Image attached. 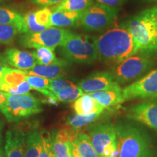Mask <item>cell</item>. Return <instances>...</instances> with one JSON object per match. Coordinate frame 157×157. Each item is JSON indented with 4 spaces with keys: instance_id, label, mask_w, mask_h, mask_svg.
I'll return each instance as SVG.
<instances>
[{
    "instance_id": "obj_1",
    "label": "cell",
    "mask_w": 157,
    "mask_h": 157,
    "mask_svg": "<svg viewBox=\"0 0 157 157\" xmlns=\"http://www.w3.org/2000/svg\"><path fill=\"white\" fill-rule=\"evenodd\" d=\"M98 59L104 63L117 65L139 52L134 39L127 29L117 26L105 31L98 36H94Z\"/></svg>"
},
{
    "instance_id": "obj_2",
    "label": "cell",
    "mask_w": 157,
    "mask_h": 157,
    "mask_svg": "<svg viewBox=\"0 0 157 157\" xmlns=\"http://www.w3.org/2000/svg\"><path fill=\"white\" fill-rule=\"evenodd\" d=\"M118 157H152L155 154L149 135L134 123L119 122L115 126Z\"/></svg>"
},
{
    "instance_id": "obj_3",
    "label": "cell",
    "mask_w": 157,
    "mask_h": 157,
    "mask_svg": "<svg viewBox=\"0 0 157 157\" xmlns=\"http://www.w3.org/2000/svg\"><path fill=\"white\" fill-rule=\"evenodd\" d=\"M139 52H157V6L146 9L131 17L125 24Z\"/></svg>"
},
{
    "instance_id": "obj_4",
    "label": "cell",
    "mask_w": 157,
    "mask_h": 157,
    "mask_svg": "<svg viewBox=\"0 0 157 157\" xmlns=\"http://www.w3.org/2000/svg\"><path fill=\"white\" fill-rule=\"evenodd\" d=\"M5 96L6 100L0 104V111L10 122H17L42 111L40 101L30 93H5Z\"/></svg>"
},
{
    "instance_id": "obj_5",
    "label": "cell",
    "mask_w": 157,
    "mask_h": 157,
    "mask_svg": "<svg viewBox=\"0 0 157 157\" xmlns=\"http://www.w3.org/2000/svg\"><path fill=\"white\" fill-rule=\"evenodd\" d=\"M60 53L68 61L90 64L98 59L93 37L71 33L60 46Z\"/></svg>"
},
{
    "instance_id": "obj_6",
    "label": "cell",
    "mask_w": 157,
    "mask_h": 157,
    "mask_svg": "<svg viewBox=\"0 0 157 157\" xmlns=\"http://www.w3.org/2000/svg\"><path fill=\"white\" fill-rule=\"evenodd\" d=\"M154 65L151 55L139 52L116 65L111 74L118 84H124L142 77Z\"/></svg>"
},
{
    "instance_id": "obj_7",
    "label": "cell",
    "mask_w": 157,
    "mask_h": 157,
    "mask_svg": "<svg viewBox=\"0 0 157 157\" xmlns=\"http://www.w3.org/2000/svg\"><path fill=\"white\" fill-rule=\"evenodd\" d=\"M88 136L100 157H118L117 133L113 124L102 122L88 129Z\"/></svg>"
},
{
    "instance_id": "obj_8",
    "label": "cell",
    "mask_w": 157,
    "mask_h": 157,
    "mask_svg": "<svg viewBox=\"0 0 157 157\" xmlns=\"http://www.w3.org/2000/svg\"><path fill=\"white\" fill-rule=\"evenodd\" d=\"M117 13V8L96 3L82 13L78 23L86 31H103L112 24Z\"/></svg>"
},
{
    "instance_id": "obj_9",
    "label": "cell",
    "mask_w": 157,
    "mask_h": 157,
    "mask_svg": "<svg viewBox=\"0 0 157 157\" xmlns=\"http://www.w3.org/2000/svg\"><path fill=\"white\" fill-rule=\"evenodd\" d=\"M71 34V32L66 29L51 26L40 32L23 34L20 42L24 48H48L55 50L57 47H60Z\"/></svg>"
},
{
    "instance_id": "obj_10",
    "label": "cell",
    "mask_w": 157,
    "mask_h": 157,
    "mask_svg": "<svg viewBox=\"0 0 157 157\" xmlns=\"http://www.w3.org/2000/svg\"><path fill=\"white\" fill-rule=\"evenodd\" d=\"M124 101L140 99H157V69L122 89Z\"/></svg>"
},
{
    "instance_id": "obj_11",
    "label": "cell",
    "mask_w": 157,
    "mask_h": 157,
    "mask_svg": "<svg viewBox=\"0 0 157 157\" xmlns=\"http://www.w3.org/2000/svg\"><path fill=\"white\" fill-rule=\"evenodd\" d=\"M25 76L23 71L8 68L2 75L0 90L13 95L29 93L32 88L25 81Z\"/></svg>"
},
{
    "instance_id": "obj_12",
    "label": "cell",
    "mask_w": 157,
    "mask_h": 157,
    "mask_svg": "<svg viewBox=\"0 0 157 157\" xmlns=\"http://www.w3.org/2000/svg\"><path fill=\"white\" fill-rule=\"evenodd\" d=\"M127 117L157 131V101H146L131 107Z\"/></svg>"
},
{
    "instance_id": "obj_13",
    "label": "cell",
    "mask_w": 157,
    "mask_h": 157,
    "mask_svg": "<svg viewBox=\"0 0 157 157\" xmlns=\"http://www.w3.org/2000/svg\"><path fill=\"white\" fill-rule=\"evenodd\" d=\"M119 84L113 78L111 72H96L90 74L82 79L78 84L84 93H92L95 92L109 90Z\"/></svg>"
},
{
    "instance_id": "obj_14",
    "label": "cell",
    "mask_w": 157,
    "mask_h": 157,
    "mask_svg": "<svg viewBox=\"0 0 157 157\" xmlns=\"http://www.w3.org/2000/svg\"><path fill=\"white\" fill-rule=\"evenodd\" d=\"M25 132L19 128H12L5 134V157H25Z\"/></svg>"
},
{
    "instance_id": "obj_15",
    "label": "cell",
    "mask_w": 157,
    "mask_h": 157,
    "mask_svg": "<svg viewBox=\"0 0 157 157\" xmlns=\"http://www.w3.org/2000/svg\"><path fill=\"white\" fill-rule=\"evenodd\" d=\"M68 63L67 60L56 59L52 63L46 66L36 63L32 68L25 72L27 75L39 76L49 79L63 78L66 75Z\"/></svg>"
},
{
    "instance_id": "obj_16",
    "label": "cell",
    "mask_w": 157,
    "mask_h": 157,
    "mask_svg": "<svg viewBox=\"0 0 157 157\" xmlns=\"http://www.w3.org/2000/svg\"><path fill=\"white\" fill-rule=\"evenodd\" d=\"M3 56L8 66L23 71L30 70L36 64L33 52L10 48L6 50Z\"/></svg>"
},
{
    "instance_id": "obj_17",
    "label": "cell",
    "mask_w": 157,
    "mask_h": 157,
    "mask_svg": "<svg viewBox=\"0 0 157 157\" xmlns=\"http://www.w3.org/2000/svg\"><path fill=\"white\" fill-rule=\"evenodd\" d=\"M74 135L66 129L52 134V150L56 157H71Z\"/></svg>"
},
{
    "instance_id": "obj_18",
    "label": "cell",
    "mask_w": 157,
    "mask_h": 157,
    "mask_svg": "<svg viewBox=\"0 0 157 157\" xmlns=\"http://www.w3.org/2000/svg\"><path fill=\"white\" fill-rule=\"evenodd\" d=\"M89 94L105 109L116 106L125 101L123 96L122 89L119 84H117L115 87L110 88L109 90Z\"/></svg>"
},
{
    "instance_id": "obj_19",
    "label": "cell",
    "mask_w": 157,
    "mask_h": 157,
    "mask_svg": "<svg viewBox=\"0 0 157 157\" xmlns=\"http://www.w3.org/2000/svg\"><path fill=\"white\" fill-rule=\"evenodd\" d=\"M73 109L76 114L88 115L103 113L105 108L102 106L90 94H83L73 103Z\"/></svg>"
},
{
    "instance_id": "obj_20",
    "label": "cell",
    "mask_w": 157,
    "mask_h": 157,
    "mask_svg": "<svg viewBox=\"0 0 157 157\" xmlns=\"http://www.w3.org/2000/svg\"><path fill=\"white\" fill-rule=\"evenodd\" d=\"M82 13L63 10H52L50 23L52 26L59 28L73 26L79 22Z\"/></svg>"
},
{
    "instance_id": "obj_21",
    "label": "cell",
    "mask_w": 157,
    "mask_h": 157,
    "mask_svg": "<svg viewBox=\"0 0 157 157\" xmlns=\"http://www.w3.org/2000/svg\"><path fill=\"white\" fill-rule=\"evenodd\" d=\"M42 146V135L39 129L31 130L25 136V157H39Z\"/></svg>"
},
{
    "instance_id": "obj_22",
    "label": "cell",
    "mask_w": 157,
    "mask_h": 157,
    "mask_svg": "<svg viewBox=\"0 0 157 157\" xmlns=\"http://www.w3.org/2000/svg\"><path fill=\"white\" fill-rule=\"evenodd\" d=\"M73 145L80 157H100L92 145L88 135L78 133L74 136Z\"/></svg>"
},
{
    "instance_id": "obj_23",
    "label": "cell",
    "mask_w": 157,
    "mask_h": 157,
    "mask_svg": "<svg viewBox=\"0 0 157 157\" xmlns=\"http://www.w3.org/2000/svg\"><path fill=\"white\" fill-rule=\"evenodd\" d=\"M103 117V112L101 113H92L88 115L76 114L71 116L67 119V124L74 129H81L82 127L93 124Z\"/></svg>"
},
{
    "instance_id": "obj_24",
    "label": "cell",
    "mask_w": 157,
    "mask_h": 157,
    "mask_svg": "<svg viewBox=\"0 0 157 157\" xmlns=\"http://www.w3.org/2000/svg\"><path fill=\"white\" fill-rule=\"evenodd\" d=\"M93 0H65L59 5L55 6L52 10H63L69 12L83 13L91 5Z\"/></svg>"
},
{
    "instance_id": "obj_25",
    "label": "cell",
    "mask_w": 157,
    "mask_h": 157,
    "mask_svg": "<svg viewBox=\"0 0 157 157\" xmlns=\"http://www.w3.org/2000/svg\"><path fill=\"white\" fill-rule=\"evenodd\" d=\"M14 24L21 29V34H23V16L13 10L0 7V25Z\"/></svg>"
},
{
    "instance_id": "obj_26",
    "label": "cell",
    "mask_w": 157,
    "mask_h": 157,
    "mask_svg": "<svg viewBox=\"0 0 157 157\" xmlns=\"http://www.w3.org/2000/svg\"><path fill=\"white\" fill-rule=\"evenodd\" d=\"M50 80L49 78L42 77V76L36 75H27L25 76V81L29 84L32 89L40 92L47 97H50L53 95L54 93L49 90Z\"/></svg>"
},
{
    "instance_id": "obj_27",
    "label": "cell",
    "mask_w": 157,
    "mask_h": 157,
    "mask_svg": "<svg viewBox=\"0 0 157 157\" xmlns=\"http://www.w3.org/2000/svg\"><path fill=\"white\" fill-rule=\"evenodd\" d=\"M83 94V91L80 89V87L74 84L62 90L58 93L55 94V98L58 103L59 102L68 103V102L76 101Z\"/></svg>"
},
{
    "instance_id": "obj_28",
    "label": "cell",
    "mask_w": 157,
    "mask_h": 157,
    "mask_svg": "<svg viewBox=\"0 0 157 157\" xmlns=\"http://www.w3.org/2000/svg\"><path fill=\"white\" fill-rule=\"evenodd\" d=\"M18 34H21V29L16 25H0V44H10Z\"/></svg>"
},
{
    "instance_id": "obj_29",
    "label": "cell",
    "mask_w": 157,
    "mask_h": 157,
    "mask_svg": "<svg viewBox=\"0 0 157 157\" xmlns=\"http://www.w3.org/2000/svg\"><path fill=\"white\" fill-rule=\"evenodd\" d=\"M54 49L48 48H39L36 51L33 52L37 64L50 65L56 61V57L54 52Z\"/></svg>"
},
{
    "instance_id": "obj_30",
    "label": "cell",
    "mask_w": 157,
    "mask_h": 157,
    "mask_svg": "<svg viewBox=\"0 0 157 157\" xmlns=\"http://www.w3.org/2000/svg\"><path fill=\"white\" fill-rule=\"evenodd\" d=\"M46 29L36 23L35 20L34 11L26 13L23 16V34L40 32Z\"/></svg>"
},
{
    "instance_id": "obj_31",
    "label": "cell",
    "mask_w": 157,
    "mask_h": 157,
    "mask_svg": "<svg viewBox=\"0 0 157 157\" xmlns=\"http://www.w3.org/2000/svg\"><path fill=\"white\" fill-rule=\"evenodd\" d=\"M51 13L52 10L48 7H43L42 9L34 11L35 20L36 23L47 29L50 28L52 26L50 23Z\"/></svg>"
},
{
    "instance_id": "obj_32",
    "label": "cell",
    "mask_w": 157,
    "mask_h": 157,
    "mask_svg": "<svg viewBox=\"0 0 157 157\" xmlns=\"http://www.w3.org/2000/svg\"><path fill=\"white\" fill-rule=\"evenodd\" d=\"M42 146L39 157H50V151L52 149V134L48 132H41Z\"/></svg>"
},
{
    "instance_id": "obj_33",
    "label": "cell",
    "mask_w": 157,
    "mask_h": 157,
    "mask_svg": "<svg viewBox=\"0 0 157 157\" xmlns=\"http://www.w3.org/2000/svg\"><path fill=\"white\" fill-rule=\"evenodd\" d=\"M72 84H74L73 82L69 81V80L65 79L63 78H55V79L50 80L49 90L52 93L57 94L60 91H61L62 90L65 89V88L67 87H69V86L72 85Z\"/></svg>"
},
{
    "instance_id": "obj_34",
    "label": "cell",
    "mask_w": 157,
    "mask_h": 157,
    "mask_svg": "<svg viewBox=\"0 0 157 157\" xmlns=\"http://www.w3.org/2000/svg\"><path fill=\"white\" fill-rule=\"evenodd\" d=\"M28 1L41 7H48L49 6L59 5L65 0H28Z\"/></svg>"
},
{
    "instance_id": "obj_35",
    "label": "cell",
    "mask_w": 157,
    "mask_h": 157,
    "mask_svg": "<svg viewBox=\"0 0 157 157\" xmlns=\"http://www.w3.org/2000/svg\"><path fill=\"white\" fill-rule=\"evenodd\" d=\"M95 1L101 5L116 8L118 6H120L124 0H95Z\"/></svg>"
},
{
    "instance_id": "obj_36",
    "label": "cell",
    "mask_w": 157,
    "mask_h": 157,
    "mask_svg": "<svg viewBox=\"0 0 157 157\" xmlns=\"http://www.w3.org/2000/svg\"><path fill=\"white\" fill-rule=\"evenodd\" d=\"M4 128V122L0 120V157H5V148L3 147V135L2 130Z\"/></svg>"
},
{
    "instance_id": "obj_37",
    "label": "cell",
    "mask_w": 157,
    "mask_h": 157,
    "mask_svg": "<svg viewBox=\"0 0 157 157\" xmlns=\"http://www.w3.org/2000/svg\"><path fill=\"white\" fill-rule=\"evenodd\" d=\"M8 68L10 67L6 63L5 57H4L3 55H0V76L2 75V74Z\"/></svg>"
},
{
    "instance_id": "obj_38",
    "label": "cell",
    "mask_w": 157,
    "mask_h": 157,
    "mask_svg": "<svg viewBox=\"0 0 157 157\" xmlns=\"http://www.w3.org/2000/svg\"><path fill=\"white\" fill-rule=\"evenodd\" d=\"M5 100H6L5 93V92H2V90H0V104L3 103Z\"/></svg>"
},
{
    "instance_id": "obj_39",
    "label": "cell",
    "mask_w": 157,
    "mask_h": 157,
    "mask_svg": "<svg viewBox=\"0 0 157 157\" xmlns=\"http://www.w3.org/2000/svg\"><path fill=\"white\" fill-rule=\"evenodd\" d=\"M71 157H80L78 156L77 151H76V148H74V145H73V147H72V151H71Z\"/></svg>"
},
{
    "instance_id": "obj_40",
    "label": "cell",
    "mask_w": 157,
    "mask_h": 157,
    "mask_svg": "<svg viewBox=\"0 0 157 157\" xmlns=\"http://www.w3.org/2000/svg\"><path fill=\"white\" fill-rule=\"evenodd\" d=\"M50 157H56V156H55V154H53V152H52V149H51L50 151Z\"/></svg>"
},
{
    "instance_id": "obj_41",
    "label": "cell",
    "mask_w": 157,
    "mask_h": 157,
    "mask_svg": "<svg viewBox=\"0 0 157 157\" xmlns=\"http://www.w3.org/2000/svg\"><path fill=\"white\" fill-rule=\"evenodd\" d=\"M150 1H151V2H156V3H157V0H150Z\"/></svg>"
},
{
    "instance_id": "obj_42",
    "label": "cell",
    "mask_w": 157,
    "mask_h": 157,
    "mask_svg": "<svg viewBox=\"0 0 157 157\" xmlns=\"http://www.w3.org/2000/svg\"><path fill=\"white\" fill-rule=\"evenodd\" d=\"M1 77H2V75L0 76V81H1Z\"/></svg>"
}]
</instances>
